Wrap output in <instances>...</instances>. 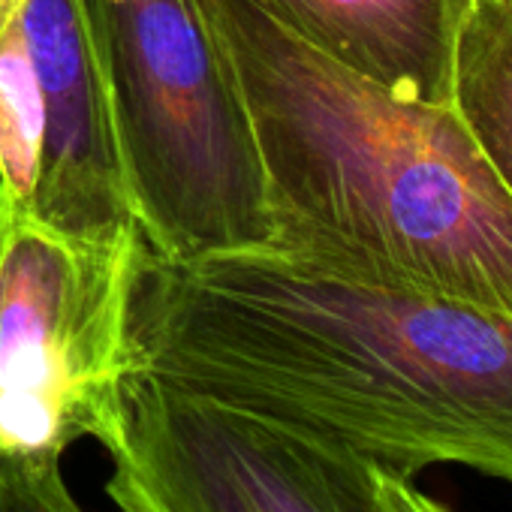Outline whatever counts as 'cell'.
Returning <instances> with one entry per match:
<instances>
[{"instance_id":"cell-5","label":"cell","mask_w":512,"mask_h":512,"mask_svg":"<svg viewBox=\"0 0 512 512\" xmlns=\"http://www.w3.org/2000/svg\"><path fill=\"white\" fill-rule=\"evenodd\" d=\"M106 452L118 512H398L377 461L145 371L124 386Z\"/></svg>"},{"instance_id":"cell-11","label":"cell","mask_w":512,"mask_h":512,"mask_svg":"<svg viewBox=\"0 0 512 512\" xmlns=\"http://www.w3.org/2000/svg\"><path fill=\"white\" fill-rule=\"evenodd\" d=\"M392 494H395L398 512H452L446 503H440L431 494L419 491L413 485V479H404V476H395V473H392Z\"/></svg>"},{"instance_id":"cell-4","label":"cell","mask_w":512,"mask_h":512,"mask_svg":"<svg viewBox=\"0 0 512 512\" xmlns=\"http://www.w3.org/2000/svg\"><path fill=\"white\" fill-rule=\"evenodd\" d=\"M139 247V229L73 235L0 196V458L115 440Z\"/></svg>"},{"instance_id":"cell-2","label":"cell","mask_w":512,"mask_h":512,"mask_svg":"<svg viewBox=\"0 0 512 512\" xmlns=\"http://www.w3.org/2000/svg\"><path fill=\"white\" fill-rule=\"evenodd\" d=\"M250 121L272 250L512 314V199L449 106L392 97L247 0H199Z\"/></svg>"},{"instance_id":"cell-6","label":"cell","mask_w":512,"mask_h":512,"mask_svg":"<svg viewBox=\"0 0 512 512\" xmlns=\"http://www.w3.org/2000/svg\"><path fill=\"white\" fill-rule=\"evenodd\" d=\"M43 88V154L31 214L109 238L139 229L91 0H25L19 10Z\"/></svg>"},{"instance_id":"cell-7","label":"cell","mask_w":512,"mask_h":512,"mask_svg":"<svg viewBox=\"0 0 512 512\" xmlns=\"http://www.w3.org/2000/svg\"><path fill=\"white\" fill-rule=\"evenodd\" d=\"M392 97L449 106L458 28L473 0H247Z\"/></svg>"},{"instance_id":"cell-10","label":"cell","mask_w":512,"mask_h":512,"mask_svg":"<svg viewBox=\"0 0 512 512\" xmlns=\"http://www.w3.org/2000/svg\"><path fill=\"white\" fill-rule=\"evenodd\" d=\"M0 512H85L64 482L61 458H0Z\"/></svg>"},{"instance_id":"cell-9","label":"cell","mask_w":512,"mask_h":512,"mask_svg":"<svg viewBox=\"0 0 512 512\" xmlns=\"http://www.w3.org/2000/svg\"><path fill=\"white\" fill-rule=\"evenodd\" d=\"M43 154V88L16 16L0 31V196L31 211Z\"/></svg>"},{"instance_id":"cell-1","label":"cell","mask_w":512,"mask_h":512,"mask_svg":"<svg viewBox=\"0 0 512 512\" xmlns=\"http://www.w3.org/2000/svg\"><path fill=\"white\" fill-rule=\"evenodd\" d=\"M136 371L413 479L461 464L512 485V314L329 275L272 247L163 260L130 293Z\"/></svg>"},{"instance_id":"cell-12","label":"cell","mask_w":512,"mask_h":512,"mask_svg":"<svg viewBox=\"0 0 512 512\" xmlns=\"http://www.w3.org/2000/svg\"><path fill=\"white\" fill-rule=\"evenodd\" d=\"M22 7H25V0H0V31H4L19 16Z\"/></svg>"},{"instance_id":"cell-3","label":"cell","mask_w":512,"mask_h":512,"mask_svg":"<svg viewBox=\"0 0 512 512\" xmlns=\"http://www.w3.org/2000/svg\"><path fill=\"white\" fill-rule=\"evenodd\" d=\"M145 244L187 263L275 238L247 112L199 0H91Z\"/></svg>"},{"instance_id":"cell-8","label":"cell","mask_w":512,"mask_h":512,"mask_svg":"<svg viewBox=\"0 0 512 512\" xmlns=\"http://www.w3.org/2000/svg\"><path fill=\"white\" fill-rule=\"evenodd\" d=\"M449 109L512 199V0H473L455 40Z\"/></svg>"}]
</instances>
